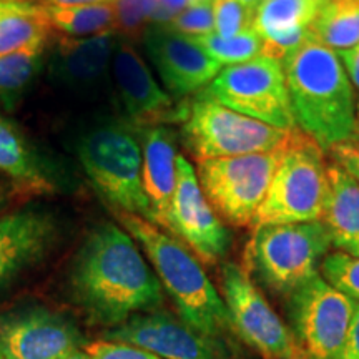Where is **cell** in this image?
<instances>
[{
	"label": "cell",
	"instance_id": "cell-1",
	"mask_svg": "<svg viewBox=\"0 0 359 359\" xmlns=\"http://www.w3.org/2000/svg\"><path fill=\"white\" fill-rule=\"evenodd\" d=\"M74 302L95 325L116 327L165 302L154 268L127 230L105 222L85 236L69 271Z\"/></svg>",
	"mask_w": 359,
	"mask_h": 359
},
{
	"label": "cell",
	"instance_id": "cell-2",
	"mask_svg": "<svg viewBox=\"0 0 359 359\" xmlns=\"http://www.w3.org/2000/svg\"><path fill=\"white\" fill-rule=\"evenodd\" d=\"M283 67L296 127L323 150L356 138L354 87L336 52L311 39Z\"/></svg>",
	"mask_w": 359,
	"mask_h": 359
},
{
	"label": "cell",
	"instance_id": "cell-3",
	"mask_svg": "<svg viewBox=\"0 0 359 359\" xmlns=\"http://www.w3.org/2000/svg\"><path fill=\"white\" fill-rule=\"evenodd\" d=\"M116 217L145 251L161 288L172 298L180 320L210 338H222L231 330L222 294L190 248L145 218L123 212L116 213Z\"/></svg>",
	"mask_w": 359,
	"mask_h": 359
},
{
	"label": "cell",
	"instance_id": "cell-4",
	"mask_svg": "<svg viewBox=\"0 0 359 359\" xmlns=\"http://www.w3.org/2000/svg\"><path fill=\"white\" fill-rule=\"evenodd\" d=\"M331 246L323 222L278 223L255 226L245 248V271L263 288L290 296L311 280Z\"/></svg>",
	"mask_w": 359,
	"mask_h": 359
},
{
	"label": "cell",
	"instance_id": "cell-5",
	"mask_svg": "<svg viewBox=\"0 0 359 359\" xmlns=\"http://www.w3.org/2000/svg\"><path fill=\"white\" fill-rule=\"evenodd\" d=\"M77 156L92 185L116 212L154 223L143 190L142 147L127 125L102 122L80 133Z\"/></svg>",
	"mask_w": 359,
	"mask_h": 359
},
{
	"label": "cell",
	"instance_id": "cell-6",
	"mask_svg": "<svg viewBox=\"0 0 359 359\" xmlns=\"http://www.w3.org/2000/svg\"><path fill=\"white\" fill-rule=\"evenodd\" d=\"M327 167L323 148L298 127L291 130L255 226L321 222L330 188Z\"/></svg>",
	"mask_w": 359,
	"mask_h": 359
},
{
	"label": "cell",
	"instance_id": "cell-7",
	"mask_svg": "<svg viewBox=\"0 0 359 359\" xmlns=\"http://www.w3.org/2000/svg\"><path fill=\"white\" fill-rule=\"evenodd\" d=\"M291 130L271 127L208 98L188 107L182 127L183 140L196 161L273 151L288 143Z\"/></svg>",
	"mask_w": 359,
	"mask_h": 359
},
{
	"label": "cell",
	"instance_id": "cell-8",
	"mask_svg": "<svg viewBox=\"0 0 359 359\" xmlns=\"http://www.w3.org/2000/svg\"><path fill=\"white\" fill-rule=\"evenodd\" d=\"M285 147L264 154L198 161L200 187L219 218L233 226L255 223Z\"/></svg>",
	"mask_w": 359,
	"mask_h": 359
},
{
	"label": "cell",
	"instance_id": "cell-9",
	"mask_svg": "<svg viewBox=\"0 0 359 359\" xmlns=\"http://www.w3.org/2000/svg\"><path fill=\"white\" fill-rule=\"evenodd\" d=\"M238 114L281 130L296 127L285 67L281 60L258 55L248 62L222 69L203 97Z\"/></svg>",
	"mask_w": 359,
	"mask_h": 359
},
{
	"label": "cell",
	"instance_id": "cell-10",
	"mask_svg": "<svg viewBox=\"0 0 359 359\" xmlns=\"http://www.w3.org/2000/svg\"><path fill=\"white\" fill-rule=\"evenodd\" d=\"M356 303L321 275L288 296L286 314L294 343L306 359H339Z\"/></svg>",
	"mask_w": 359,
	"mask_h": 359
},
{
	"label": "cell",
	"instance_id": "cell-11",
	"mask_svg": "<svg viewBox=\"0 0 359 359\" xmlns=\"http://www.w3.org/2000/svg\"><path fill=\"white\" fill-rule=\"evenodd\" d=\"M222 291L231 330L245 344L264 359H291L302 354L290 327L269 306L241 264H223Z\"/></svg>",
	"mask_w": 359,
	"mask_h": 359
},
{
	"label": "cell",
	"instance_id": "cell-12",
	"mask_svg": "<svg viewBox=\"0 0 359 359\" xmlns=\"http://www.w3.org/2000/svg\"><path fill=\"white\" fill-rule=\"evenodd\" d=\"M170 235L188 245L196 258L215 264L231 248V235L201 190L191 163L177 156V188L170 208Z\"/></svg>",
	"mask_w": 359,
	"mask_h": 359
},
{
	"label": "cell",
	"instance_id": "cell-13",
	"mask_svg": "<svg viewBox=\"0 0 359 359\" xmlns=\"http://www.w3.org/2000/svg\"><path fill=\"white\" fill-rule=\"evenodd\" d=\"M82 343L77 326L52 309L29 306L0 314L4 359H62Z\"/></svg>",
	"mask_w": 359,
	"mask_h": 359
},
{
	"label": "cell",
	"instance_id": "cell-14",
	"mask_svg": "<svg viewBox=\"0 0 359 359\" xmlns=\"http://www.w3.org/2000/svg\"><path fill=\"white\" fill-rule=\"evenodd\" d=\"M111 79L127 118L137 127L182 122L187 107H177L173 97L160 87L142 53L127 39H118L111 58Z\"/></svg>",
	"mask_w": 359,
	"mask_h": 359
},
{
	"label": "cell",
	"instance_id": "cell-15",
	"mask_svg": "<svg viewBox=\"0 0 359 359\" xmlns=\"http://www.w3.org/2000/svg\"><path fill=\"white\" fill-rule=\"evenodd\" d=\"M103 339L133 344L163 359H231L219 338L201 334L180 318L158 309L135 314L107 331Z\"/></svg>",
	"mask_w": 359,
	"mask_h": 359
},
{
	"label": "cell",
	"instance_id": "cell-16",
	"mask_svg": "<svg viewBox=\"0 0 359 359\" xmlns=\"http://www.w3.org/2000/svg\"><path fill=\"white\" fill-rule=\"evenodd\" d=\"M118 39L115 30L85 39L60 37L45 64L50 83L75 98L100 95L111 75Z\"/></svg>",
	"mask_w": 359,
	"mask_h": 359
},
{
	"label": "cell",
	"instance_id": "cell-17",
	"mask_svg": "<svg viewBox=\"0 0 359 359\" xmlns=\"http://www.w3.org/2000/svg\"><path fill=\"white\" fill-rule=\"evenodd\" d=\"M143 47L172 97L183 98L205 90L223 67L190 37L165 25H150Z\"/></svg>",
	"mask_w": 359,
	"mask_h": 359
},
{
	"label": "cell",
	"instance_id": "cell-18",
	"mask_svg": "<svg viewBox=\"0 0 359 359\" xmlns=\"http://www.w3.org/2000/svg\"><path fill=\"white\" fill-rule=\"evenodd\" d=\"M58 236L47 210L24 208L0 217V290L50 251Z\"/></svg>",
	"mask_w": 359,
	"mask_h": 359
},
{
	"label": "cell",
	"instance_id": "cell-19",
	"mask_svg": "<svg viewBox=\"0 0 359 359\" xmlns=\"http://www.w3.org/2000/svg\"><path fill=\"white\" fill-rule=\"evenodd\" d=\"M0 173L22 193H53L67 185L64 170L19 125L0 114Z\"/></svg>",
	"mask_w": 359,
	"mask_h": 359
},
{
	"label": "cell",
	"instance_id": "cell-20",
	"mask_svg": "<svg viewBox=\"0 0 359 359\" xmlns=\"http://www.w3.org/2000/svg\"><path fill=\"white\" fill-rule=\"evenodd\" d=\"M327 0H262L253 27L263 42L262 55L285 60L313 39L311 25Z\"/></svg>",
	"mask_w": 359,
	"mask_h": 359
},
{
	"label": "cell",
	"instance_id": "cell-21",
	"mask_svg": "<svg viewBox=\"0 0 359 359\" xmlns=\"http://www.w3.org/2000/svg\"><path fill=\"white\" fill-rule=\"evenodd\" d=\"M143 190L154 224L168 233L170 208L177 188V138L167 125L145 127L142 135Z\"/></svg>",
	"mask_w": 359,
	"mask_h": 359
},
{
	"label": "cell",
	"instance_id": "cell-22",
	"mask_svg": "<svg viewBox=\"0 0 359 359\" xmlns=\"http://www.w3.org/2000/svg\"><path fill=\"white\" fill-rule=\"evenodd\" d=\"M327 198L321 222L341 253L359 257V185L339 165L327 167Z\"/></svg>",
	"mask_w": 359,
	"mask_h": 359
},
{
	"label": "cell",
	"instance_id": "cell-23",
	"mask_svg": "<svg viewBox=\"0 0 359 359\" xmlns=\"http://www.w3.org/2000/svg\"><path fill=\"white\" fill-rule=\"evenodd\" d=\"M50 32L43 6L30 0L0 2V53L47 47Z\"/></svg>",
	"mask_w": 359,
	"mask_h": 359
},
{
	"label": "cell",
	"instance_id": "cell-24",
	"mask_svg": "<svg viewBox=\"0 0 359 359\" xmlns=\"http://www.w3.org/2000/svg\"><path fill=\"white\" fill-rule=\"evenodd\" d=\"M43 7L52 30L64 34V37H95L115 30L116 15L114 2L87 4V6L43 4Z\"/></svg>",
	"mask_w": 359,
	"mask_h": 359
},
{
	"label": "cell",
	"instance_id": "cell-25",
	"mask_svg": "<svg viewBox=\"0 0 359 359\" xmlns=\"http://www.w3.org/2000/svg\"><path fill=\"white\" fill-rule=\"evenodd\" d=\"M313 40L333 52L359 43V0H327L311 25Z\"/></svg>",
	"mask_w": 359,
	"mask_h": 359
},
{
	"label": "cell",
	"instance_id": "cell-26",
	"mask_svg": "<svg viewBox=\"0 0 359 359\" xmlns=\"http://www.w3.org/2000/svg\"><path fill=\"white\" fill-rule=\"evenodd\" d=\"M45 64V47L0 53V109H15Z\"/></svg>",
	"mask_w": 359,
	"mask_h": 359
},
{
	"label": "cell",
	"instance_id": "cell-27",
	"mask_svg": "<svg viewBox=\"0 0 359 359\" xmlns=\"http://www.w3.org/2000/svg\"><path fill=\"white\" fill-rule=\"evenodd\" d=\"M193 42L200 45L210 57L215 58L219 65H238L248 62L251 58L262 55L263 42L255 27L235 37L224 39L217 34H208L203 37H190Z\"/></svg>",
	"mask_w": 359,
	"mask_h": 359
},
{
	"label": "cell",
	"instance_id": "cell-28",
	"mask_svg": "<svg viewBox=\"0 0 359 359\" xmlns=\"http://www.w3.org/2000/svg\"><path fill=\"white\" fill-rule=\"evenodd\" d=\"M321 276L354 303H359V257H349L341 251L327 253L321 263Z\"/></svg>",
	"mask_w": 359,
	"mask_h": 359
},
{
	"label": "cell",
	"instance_id": "cell-29",
	"mask_svg": "<svg viewBox=\"0 0 359 359\" xmlns=\"http://www.w3.org/2000/svg\"><path fill=\"white\" fill-rule=\"evenodd\" d=\"M116 25L115 30L122 39L137 40L143 37L156 8V0H114Z\"/></svg>",
	"mask_w": 359,
	"mask_h": 359
},
{
	"label": "cell",
	"instance_id": "cell-30",
	"mask_svg": "<svg viewBox=\"0 0 359 359\" xmlns=\"http://www.w3.org/2000/svg\"><path fill=\"white\" fill-rule=\"evenodd\" d=\"M215 34L230 39L253 27L255 8L241 0H213Z\"/></svg>",
	"mask_w": 359,
	"mask_h": 359
},
{
	"label": "cell",
	"instance_id": "cell-31",
	"mask_svg": "<svg viewBox=\"0 0 359 359\" xmlns=\"http://www.w3.org/2000/svg\"><path fill=\"white\" fill-rule=\"evenodd\" d=\"M165 27H168V29H172L175 32L182 35H187V37H203V35L213 34V0L190 4L185 11L180 12L178 15Z\"/></svg>",
	"mask_w": 359,
	"mask_h": 359
},
{
	"label": "cell",
	"instance_id": "cell-32",
	"mask_svg": "<svg viewBox=\"0 0 359 359\" xmlns=\"http://www.w3.org/2000/svg\"><path fill=\"white\" fill-rule=\"evenodd\" d=\"M85 351L88 353L90 359H163L156 356L155 353L133 346V344L116 343V341L107 339L88 344Z\"/></svg>",
	"mask_w": 359,
	"mask_h": 359
},
{
	"label": "cell",
	"instance_id": "cell-33",
	"mask_svg": "<svg viewBox=\"0 0 359 359\" xmlns=\"http://www.w3.org/2000/svg\"><path fill=\"white\" fill-rule=\"evenodd\" d=\"M333 158V163L339 165L344 172L351 175L359 185V138L338 143L327 150Z\"/></svg>",
	"mask_w": 359,
	"mask_h": 359
},
{
	"label": "cell",
	"instance_id": "cell-34",
	"mask_svg": "<svg viewBox=\"0 0 359 359\" xmlns=\"http://www.w3.org/2000/svg\"><path fill=\"white\" fill-rule=\"evenodd\" d=\"M188 6H190V0H156L151 25H168Z\"/></svg>",
	"mask_w": 359,
	"mask_h": 359
},
{
	"label": "cell",
	"instance_id": "cell-35",
	"mask_svg": "<svg viewBox=\"0 0 359 359\" xmlns=\"http://www.w3.org/2000/svg\"><path fill=\"white\" fill-rule=\"evenodd\" d=\"M339 359H359V303L354 306L351 326H349L346 343H344Z\"/></svg>",
	"mask_w": 359,
	"mask_h": 359
},
{
	"label": "cell",
	"instance_id": "cell-36",
	"mask_svg": "<svg viewBox=\"0 0 359 359\" xmlns=\"http://www.w3.org/2000/svg\"><path fill=\"white\" fill-rule=\"evenodd\" d=\"M336 55L339 57L341 64H343L344 70H346L353 87L359 90V43L356 47L349 48V50L336 52Z\"/></svg>",
	"mask_w": 359,
	"mask_h": 359
},
{
	"label": "cell",
	"instance_id": "cell-37",
	"mask_svg": "<svg viewBox=\"0 0 359 359\" xmlns=\"http://www.w3.org/2000/svg\"><path fill=\"white\" fill-rule=\"evenodd\" d=\"M114 0H45L50 6H87V4H107Z\"/></svg>",
	"mask_w": 359,
	"mask_h": 359
},
{
	"label": "cell",
	"instance_id": "cell-38",
	"mask_svg": "<svg viewBox=\"0 0 359 359\" xmlns=\"http://www.w3.org/2000/svg\"><path fill=\"white\" fill-rule=\"evenodd\" d=\"M62 359H90V356H88L87 351H82V349H77V351L67 354V356L62 358Z\"/></svg>",
	"mask_w": 359,
	"mask_h": 359
},
{
	"label": "cell",
	"instance_id": "cell-39",
	"mask_svg": "<svg viewBox=\"0 0 359 359\" xmlns=\"http://www.w3.org/2000/svg\"><path fill=\"white\" fill-rule=\"evenodd\" d=\"M6 205H7V193L2 187H0V212L6 208Z\"/></svg>",
	"mask_w": 359,
	"mask_h": 359
},
{
	"label": "cell",
	"instance_id": "cell-40",
	"mask_svg": "<svg viewBox=\"0 0 359 359\" xmlns=\"http://www.w3.org/2000/svg\"><path fill=\"white\" fill-rule=\"evenodd\" d=\"M241 2L246 4V6L251 7V8H257V6L259 2H262V0H241Z\"/></svg>",
	"mask_w": 359,
	"mask_h": 359
},
{
	"label": "cell",
	"instance_id": "cell-41",
	"mask_svg": "<svg viewBox=\"0 0 359 359\" xmlns=\"http://www.w3.org/2000/svg\"><path fill=\"white\" fill-rule=\"evenodd\" d=\"M356 138H359V98L356 102Z\"/></svg>",
	"mask_w": 359,
	"mask_h": 359
},
{
	"label": "cell",
	"instance_id": "cell-42",
	"mask_svg": "<svg viewBox=\"0 0 359 359\" xmlns=\"http://www.w3.org/2000/svg\"><path fill=\"white\" fill-rule=\"evenodd\" d=\"M291 359H306V358H304V354L302 353V354H298V356H294V358H291Z\"/></svg>",
	"mask_w": 359,
	"mask_h": 359
},
{
	"label": "cell",
	"instance_id": "cell-43",
	"mask_svg": "<svg viewBox=\"0 0 359 359\" xmlns=\"http://www.w3.org/2000/svg\"><path fill=\"white\" fill-rule=\"evenodd\" d=\"M195 2H208V0H190V4H195Z\"/></svg>",
	"mask_w": 359,
	"mask_h": 359
},
{
	"label": "cell",
	"instance_id": "cell-44",
	"mask_svg": "<svg viewBox=\"0 0 359 359\" xmlns=\"http://www.w3.org/2000/svg\"><path fill=\"white\" fill-rule=\"evenodd\" d=\"M0 2H17V0H0Z\"/></svg>",
	"mask_w": 359,
	"mask_h": 359
},
{
	"label": "cell",
	"instance_id": "cell-45",
	"mask_svg": "<svg viewBox=\"0 0 359 359\" xmlns=\"http://www.w3.org/2000/svg\"><path fill=\"white\" fill-rule=\"evenodd\" d=\"M0 359H4V358H2V354H0Z\"/></svg>",
	"mask_w": 359,
	"mask_h": 359
}]
</instances>
